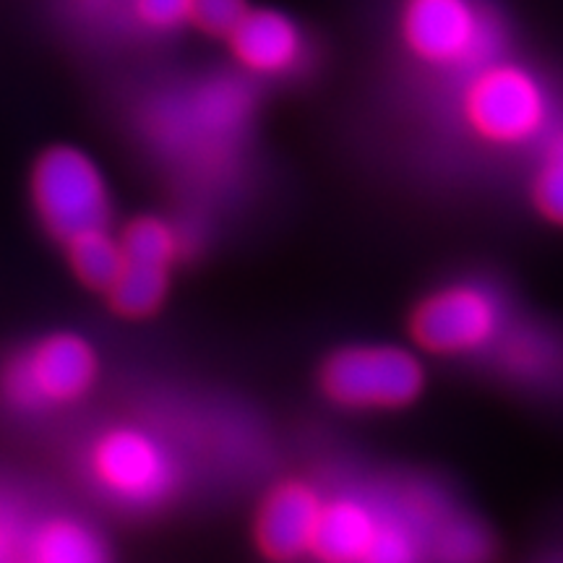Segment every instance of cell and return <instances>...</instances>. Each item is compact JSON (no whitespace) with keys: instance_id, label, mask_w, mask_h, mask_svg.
I'll return each mask as SVG.
<instances>
[{"instance_id":"e0dca14e","label":"cell","mask_w":563,"mask_h":563,"mask_svg":"<svg viewBox=\"0 0 563 563\" xmlns=\"http://www.w3.org/2000/svg\"><path fill=\"white\" fill-rule=\"evenodd\" d=\"M363 563H420V540L397 519H378L376 538Z\"/></svg>"},{"instance_id":"9a60e30c","label":"cell","mask_w":563,"mask_h":563,"mask_svg":"<svg viewBox=\"0 0 563 563\" xmlns=\"http://www.w3.org/2000/svg\"><path fill=\"white\" fill-rule=\"evenodd\" d=\"M490 538L467 517H446L435 527L433 553L441 563H485L490 559Z\"/></svg>"},{"instance_id":"7a4b0ae2","label":"cell","mask_w":563,"mask_h":563,"mask_svg":"<svg viewBox=\"0 0 563 563\" xmlns=\"http://www.w3.org/2000/svg\"><path fill=\"white\" fill-rule=\"evenodd\" d=\"M321 389L352 410H397L422 389V365L407 350L361 344L334 352L321 368Z\"/></svg>"},{"instance_id":"8992f818","label":"cell","mask_w":563,"mask_h":563,"mask_svg":"<svg viewBox=\"0 0 563 563\" xmlns=\"http://www.w3.org/2000/svg\"><path fill=\"white\" fill-rule=\"evenodd\" d=\"M91 470L110 496L131 506L159 504L178 481L165 449L133 428H118L102 435L91 452Z\"/></svg>"},{"instance_id":"4fadbf2b","label":"cell","mask_w":563,"mask_h":563,"mask_svg":"<svg viewBox=\"0 0 563 563\" xmlns=\"http://www.w3.org/2000/svg\"><path fill=\"white\" fill-rule=\"evenodd\" d=\"M110 306L125 319H146L157 313L167 295V269L125 264L121 277L110 287Z\"/></svg>"},{"instance_id":"3957f363","label":"cell","mask_w":563,"mask_h":563,"mask_svg":"<svg viewBox=\"0 0 563 563\" xmlns=\"http://www.w3.org/2000/svg\"><path fill=\"white\" fill-rule=\"evenodd\" d=\"M100 361L87 340L53 334L16 357L3 376V391L19 407L76 402L97 382Z\"/></svg>"},{"instance_id":"6da1fadb","label":"cell","mask_w":563,"mask_h":563,"mask_svg":"<svg viewBox=\"0 0 563 563\" xmlns=\"http://www.w3.org/2000/svg\"><path fill=\"white\" fill-rule=\"evenodd\" d=\"M32 199L42 224L58 241L108 228L110 196L100 167L74 146H53L37 159Z\"/></svg>"},{"instance_id":"9c48e42d","label":"cell","mask_w":563,"mask_h":563,"mask_svg":"<svg viewBox=\"0 0 563 563\" xmlns=\"http://www.w3.org/2000/svg\"><path fill=\"white\" fill-rule=\"evenodd\" d=\"M238 60L258 74H279L292 68L302 55V37L292 19L272 9L249 11L230 34Z\"/></svg>"},{"instance_id":"5b68a950","label":"cell","mask_w":563,"mask_h":563,"mask_svg":"<svg viewBox=\"0 0 563 563\" xmlns=\"http://www.w3.org/2000/svg\"><path fill=\"white\" fill-rule=\"evenodd\" d=\"M410 51L433 66H481L498 51V30L467 0H410L405 11Z\"/></svg>"},{"instance_id":"8fae6325","label":"cell","mask_w":563,"mask_h":563,"mask_svg":"<svg viewBox=\"0 0 563 563\" xmlns=\"http://www.w3.org/2000/svg\"><path fill=\"white\" fill-rule=\"evenodd\" d=\"M68 262L74 266L76 277H79L89 290L110 292L121 277L125 256L121 241L108 235V230H87L81 235L68 241Z\"/></svg>"},{"instance_id":"30bf717a","label":"cell","mask_w":563,"mask_h":563,"mask_svg":"<svg viewBox=\"0 0 563 563\" xmlns=\"http://www.w3.org/2000/svg\"><path fill=\"white\" fill-rule=\"evenodd\" d=\"M378 517L361 501L323 504L311 553L321 563H363L376 538Z\"/></svg>"},{"instance_id":"d6986e66","label":"cell","mask_w":563,"mask_h":563,"mask_svg":"<svg viewBox=\"0 0 563 563\" xmlns=\"http://www.w3.org/2000/svg\"><path fill=\"white\" fill-rule=\"evenodd\" d=\"M131 9L141 24L167 32L191 21V0H131Z\"/></svg>"},{"instance_id":"52a82bcc","label":"cell","mask_w":563,"mask_h":563,"mask_svg":"<svg viewBox=\"0 0 563 563\" xmlns=\"http://www.w3.org/2000/svg\"><path fill=\"white\" fill-rule=\"evenodd\" d=\"M501 313L496 300L477 287H449L422 300L412 313V336L435 355H462L481 350L498 332Z\"/></svg>"},{"instance_id":"277c9868","label":"cell","mask_w":563,"mask_h":563,"mask_svg":"<svg viewBox=\"0 0 563 563\" xmlns=\"http://www.w3.org/2000/svg\"><path fill=\"white\" fill-rule=\"evenodd\" d=\"M464 115L490 144H525L548 121L545 91L534 76L517 66H488L464 95Z\"/></svg>"},{"instance_id":"7c38bea8","label":"cell","mask_w":563,"mask_h":563,"mask_svg":"<svg viewBox=\"0 0 563 563\" xmlns=\"http://www.w3.org/2000/svg\"><path fill=\"white\" fill-rule=\"evenodd\" d=\"M30 563H108V551L84 525L53 519L34 534Z\"/></svg>"},{"instance_id":"2e32d148","label":"cell","mask_w":563,"mask_h":563,"mask_svg":"<svg viewBox=\"0 0 563 563\" xmlns=\"http://www.w3.org/2000/svg\"><path fill=\"white\" fill-rule=\"evenodd\" d=\"M532 199L540 214L563 228V129L548 141L532 183Z\"/></svg>"},{"instance_id":"ac0fdd59","label":"cell","mask_w":563,"mask_h":563,"mask_svg":"<svg viewBox=\"0 0 563 563\" xmlns=\"http://www.w3.org/2000/svg\"><path fill=\"white\" fill-rule=\"evenodd\" d=\"M249 11V0H191V21L214 37H230Z\"/></svg>"},{"instance_id":"5bb4252c","label":"cell","mask_w":563,"mask_h":563,"mask_svg":"<svg viewBox=\"0 0 563 563\" xmlns=\"http://www.w3.org/2000/svg\"><path fill=\"white\" fill-rule=\"evenodd\" d=\"M121 249L125 264L154 266V269H170L178 256L180 243L175 230L159 217H139L121 235Z\"/></svg>"},{"instance_id":"ba28073f","label":"cell","mask_w":563,"mask_h":563,"mask_svg":"<svg viewBox=\"0 0 563 563\" xmlns=\"http://www.w3.org/2000/svg\"><path fill=\"white\" fill-rule=\"evenodd\" d=\"M323 504L311 485L287 481L274 488L256 517V545L274 563H290L313 548Z\"/></svg>"}]
</instances>
